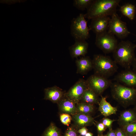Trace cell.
<instances>
[{
  "label": "cell",
  "mask_w": 136,
  "mask_h": 136,
  "mask_svg": "<svg viewBox=\"0 0 136 136\" xmlns=\"http://www.w3.org/2000/svg\"><path fill=\"white\" fill-rule=\"evenodd\" d=\"M115 79L125 86L136 88V72L130 69H125L118 73Z\"/></svg>",
  "instance_id": "cell-10"
},
{
  "label": "cell",
  "mask_w": 136,
  "mask_h": 136,
  "mask_svg": "<svg viewBox=\"0 0 136 136\" xmlns=\"http://www.w3.org/2000/svg\"><path fill=\"white\" fill-rule=\"evenodd\" d=\"M115 120H111L107 118H103L101 122L107 128H109V130L112 129V125L113 122Z\"/></svg>",
  "instance_id": "cell-27"
},
{
  "label": "cell",
  "mask_w": 136,
  "mask_h": 136,
  "mask_svg": "<svg viewBox=\"0 0 136 136\" xmlns=\"http://www.w3.org/2000/svg\"><path fill=\"white\" fill-rule=\"evenodd\" d=\"M98 110L101 114L107 117L116 113L117 108L112 106L107 101L106 98L101 95V98L99 103Z\"/></svg>",
  "instance_id": "cell-17"
},
{
  "label": "cell",
  "mask_w": 136,
  "mask_h": 136,
  "mask_svg": "<svg viewBox=\"0 0 136 136\" xmlns=\"http://www.w3.org/2000/svg\"><path fill=\"white\" fill-rule=\"evenodd\" d=\"M97 136H106V135H104L103 134L101 135H97Z\"/></svg>",
  "instance_id": "cell-34"
},
{
  "label": "cell",
  "mask_w": 136,
  "mask_h": 136,
  "mask_svg": "<svg viewBox=\"0 0 136 136\" xmlns=\"http://www.w3.org/2000/svg\"><path fill=\"white\" fill-rule=\"evenodd\" d=\"M89 30L84 14H80L72 19L71 26V34L75 40H86L89 37Z\"/></svg>",
  "instance_id": "cell-5"
},
{
  "label": "cell",
  "mask_w": 136,
  "mask_h": 136,
  "mask_svg": "<svg viewBox=\"0 0 136 136\" xmlns=\"http://www.w3.org/2000/svg\"><path fill=\"white\" fill-rule=\"evenodd\" d=\"M111 16L108 25V31L120 39L127 37L130 33L126 23L121 20L116 13Z\"/></svg>",
  "instance_id": "cell-7"
},
{
  "label": "cell",
  "mask_w": 136,
  "mask_h": 136,
  "mask_svg": "<svg viewBox=\"0 0 136 136\" xmlns=\"http://www.w3.org/2000/svg\"><path fill=\"white\" fill-rule=\"evenodd\" d=\"M98 96L92 90L88 87L84 91L81 100L83 103L93 105L98 102Z\"/></svg>",
  "instance_id": "cell-19"
},
{
  "label": "cell",
  "mask_w": 136,
  "mask_h": 136,
  "mask_svg": "<svg viewBox=\"0 0 136 136\" xmlns=\"http://www.w3.org/2000/svg\"><path fill=\"white\" fill-rule=\"evenodd\" d=\"M107 136H116L115 130H109L106 134Z\"/></svg>",
  "instance_id": "cell-31"
},
{
  "label": "cell",
  "mask_w": 136,
  "mask_h": 136,
  "mask_svg": "<svg viewBox=\"0 0 136 136\" xmlns=\"http://www.w3.org/2000/svg\"><path fill=\"white\" fill-rule=\"evenodd\" d=\"M76 63L77 74H85L93 69L92 60L88 56L77 59L76 61Z\"/></svg>",
  "instance_id": "cell-15"
},
{
  "label": "cell",
  "mask_w": 136,
  "mask_h": 136,
  "mask_svg": "<svg viewBox=\"0 0 136 136\" xmlns=\"http://www.w3.org/2000/svg\"><path fill=\"white\" fill-rule=\"evenodd\" d=\"M97 135H99L103 134V132L107 128L101 122H98L96 124Z\"/></svg>",
  "instance_id": "cell-28"
},
{
  "label": "cell",
  "mask_w": 136,
  "mask_h": 136,
  "mask_svg": "<svg viewBox=\"0 0 136 136\" xmlns=\"http://www.w3.org/2000/svg\"><path fill=\"white\" fill-rule=\"evenodd\" d=\"M114 35L107 31L96 34V45L105 53L113 52L118 44Z\"/></svg>",
  "instance_id": "cell-6"
},
{
  "label": "cell",
  "mask_w": 136,
  "mask_h": 136,
  "mask_svg": "<svg viewBox=\"0 0 136 136\" xmlns=\"http://www.w3.org/2000/svg\"><path fill=\"white\" fill-rule=\"evenodd\" d=\"M74 44L69 48L70 54L73 58L84 56L87 53L88 43L85 40H75Z\"/></svg>",
  "instance_id": "cell-12"
},
{
  "label": "cell",
  "mask_w": 136,
  "mask_h": 136,
  "mask_svg": "<svg viewBox=\"0 0 136 136\" xmlns=\"http://www.w3.org/2000/svg\"><path fill=\"white\" fill-rule=\"evenodd\" d=\"M136 44L129 41H122L118 44L113 52L114 60L125 69H130L135 60Z\"/></svg>",
  "instance_id": "cell-1"
},
{
  "label": "cell",
  "mask_w": 136,
  "mask_h": 136,
  "mask_svg": "<svg viewBox=\"0 0 136 136\" xmlns=\"http://www.w3.org/2000/svg\"><path fill=\"white\" fill-rule=\"evenodd\" d=\"M116 136H127L122 128H117L115 130Z\"/></svg>",
  "instance_id": "cell-29"
},
{
  "label": "cell",
  "mask_w": 136,
  "mask_h": 136,
  "mask_svg": "<svg viewBox=\"0 0 136 136\" xmlns=\"http://www.w3.org/2000/svg\"><path fill=\"white\" fill-rule=\"evenodd\" d=\"M75 126L78 128L90 126L94 123V119L89 115L77 113L73 115Z\"/></svg>",
  "instance_id": "cell-14"
},
{
  "label": "cell",
  "mask_w": 136,
  "mask_h": 136,
  "mask_svg": "<svg viewBox=\"0 0 136 136\" xmlns=\"http://www.w3.org/2000/svg\"><path fill=\"white\" fill-rule=\"evenodd\" d=\"M87 87L86 80L80 79L65 93V96L77 104L81 100L84 91Z\"/></svg>",
  "instance_id": "cell-9"
},
{
  "label": "cell",
  "mask_w": 136,
  "mask_h": 136,
  "mask_svg": "<svg viewBox=\"0 0 136 136\" xmlns=\"http://www.w3.org/2000/svg\"><path fill=\"white\" fill-rule=\"evenodd\" d=\"M58 104L60 111L62 113H66L73 115L77 113L76 104L65 95Z\"/></svg>",
  "instance_id": "cell-16"
},
{
  "label": "cell",
  "mask_w": 136,
  "mask_h": 136,
  "mask_svg": "<svg viewBox=\"0 0 136 136\" xmlns=\"http://www.w3.org/2000/svg\"><path fill=\"white\" fill-rule=\"evenodd\" d=\"M88 130L86 127H83L79 129L78 130V132L80 135L82 136H85L88 132Z\"/></svg>",
  "instance_id": "cell-30"
},
{
  "label": "cell",
  "mask_w": 136,
  "mask_h": 136,
  "mask_svg": "<svg viewBox=\"0 0 136 136\" xmlns=\"http://www.w3.org/2000/svg\"><path fill=\"white\" fill-rule=\"evenodd\" d=\"M86 80L88 87L98 96L101 95L112 83L108 79L95 74L90 76Z\"/></svg>",
  "instance_id": "cell-8"
},
{
  "label": "cell",
  "mask_w": 136,
  "mask_h": 136,
  "mask_svg": "<svg viewBox=\"0 0 136 136\" xmlns=\"http://www.w3.org/2000/svg\"><path fill=\"white\" fill-rule=\"evenodd\" d=\"M77 104V113L89 115L94 110V106L92 104L83 102L79 103Z\"/></svg>",
  "instance_id": "cell-21"
},
{
  "label": "cell",
  "mask_w": 136,
  "mask_h": 136,
  "mask_svg": "<svg viewBox=\"0 0 136 136\" xmlns=\"http://www.w3.org/2000/svg\"><path fill=\"white\" fill-rule=\"evenodd\" d=\"M110 87L113 97L123 104H129L136 100V88H131L118 82L112 83Z\"/></svg>",
  "instance_id": "cell-4"
},
{
  "label": "cell",
  "mask_w": 136,
  "mask_h": 136,
  "mask_svg": "<svg viewBox=\"0 0 136 136\" xmlns=\"http://www.w3.org/2000/svg\"></svg>",
  "instance_id": "cell-35"
},
{
  "label": "cell",
  "mask_w": 136,
  "mask_h": 136,
  "mask_svg": "<svg viewBox=\"0 0 136 136\" xmlns=\"http://www.w3.org/2000/svg\"><path fill=\"white\" fill-rule=\"evenodd\" d=\"M78 130L75 127H69L65 131L64 136H80Z\"/></svg>",
  "instance_id": "cell-26"
},
{
  "label": "cell",
  "mask_w": 136,
  "mask_h": 136,
  "mask_svg": "<svg viewBox=\"0 0 136 136\" xmlns=\"http://www.w3.org/2000/svg\"><path fill=\"white\" fill-rule=\"evenodd\" d=\"M120 10L122 14L130 20L135 18L136 8L135 6L131 4H126L120 7Z\"/></svg>",
  "instance_id": "cell-20"
},
{
  "label": "cell",
  "mask_w": 136,
  "mask_h": 136,
  "mask_svg": "<svg viewBox=\"0 0 136 136\" xmlns=\"http://www.w3.org/2000/svg\"><path fill=\"white\" fill-rule=\"evenodd\" d=\"M43 136H61L60 131L54 123L52 122L45 131Z\"/></svg>",
  "instance_id": "cell-22"
},
{
  "label": "cell",
  "mask_w": 136,
  "mask_h": 136,
  "mask_svg": "<svg viewBox=\"0 0 136 136\" xmlns=\"http://www.w3.org/2000/svg\"><path fill=\"white\" fill-rule=\"evenodd\" d=\"M44 92V99L55 103H58L65 94L61 89L56 86L45 88Z\"/></svg>",
  "instance_id": "cell-13"
},
{
  "label": "cell",
  "mask_w": 136,
  "mask_h": 136,
  "mask_svg": "<svg viewBox=\"0 0 136 136\" xmlns=\"http://www.w3.org/2000/svg\"><path fill=\"white\" fill-rule=\"evenodd\" d=\"M92 62L94 74L107 78L113 75L118 69L117 64L109 56L95 55Z\"/></svg>",
  "instance_id": "cell-3"
},
{
  "label": "cell",
  "mask_w": 136,
  "mask_h": 136,
  "mask_svg": "<svg viewBox=\"0 0 136 136\" xmlns=\"http://www.w3.org/2000/svg\"><path fill=\"white\" fill-rule=\"evenodd\" d=\"M122 128L127 136H136V122L127 125Z\"/></svg>",
  "instance_id": "cell-24"
},
{
  "label": "cell",
  "mask_w": 136,
  "mask_h": 136,
  "mask_svg": "<svg viewBox=\"0 0 136 136\" xmlns=\"http://www.w3.org/2000/svg\"><path fill=\"white\" fill-rule=\"evenodd\" d=\"M60 118L61 122L63 124L68 126L71 123L72 118L70 114L62 113L60 114Z\"/></svg>",
  "instance_id": "cell-25"
},
{
  "label": "cell",
  "mask_w": 136,
  "mask_h": 136,
  "mask_svg": "<svg viewBox=\"0 0 136 136\" xmlns=\"http://www.w3.org/2000/svg\"><path fill=\"white\" fill-rule=\"evenodd\" d=\"M119 124L123 127L136 122V113L132 110H128L122 112L118 120Z\"/></svg>",
  "instance_id": "cell-18"
},
{
  "label": "cell",
  "mask_w": 136,
  "mask_h": 136,
  "mask_svg": "<svg viewBox=\"0 0 136 136\" xmlns=\"http://www.w3.org/2000/svg\"><path fill=\"white\" fill-rule=\"evenodd\" d=\"M93 134L90 132H88L85 136H93Z\"/></svg>",
  "instance_id": "cell-33"
},
{
  "label": "cell",
  "mask_w": 136,
  "mask_h": 136,
  "mask_svg": "<svg viewBox=\"0 0 136 136\" xmlns=\"http://www.w3.org/2000/svg\"><path fill=\"white\" fill-rule=\"evenodd\" d=\"M132 66L133 67L132 70L136 72V57Z\"/></svg>",
  "instance_id": "cell-32"
},
{
  "label": "cell",
  "mask_w": 136,
  "mask_h": 136,
  "mask_svg": "<svg viewBox=\"0 0 136 136\" xmlns=\"http://www.w3.org/2000/svg\"><path fill=\"white\" fill-rule=\"evenodd\" d=\"M110 18L108 16L99 17L91 19L89 29L96 34L107 31Z\"/></svg>",
  "instance_id": "cell-11"
},
{
  "label": "cell",
  "mask_w": 136,
  "mask_h": 136,
  "mask_svg": "<svg viewBox=\"0 0 136 136\" xmlns=\"http://www.w3.org/2000/svg\"><path fill=\"white\" fill-rule=\"evenodd\" d=\"M120 0H93L84 14L89 19L101 17L112 16L116 13Z\"/></svg>",
  "instance_id": "cell-2"
},
{
  "label": "cell",
  "mask_w": 136,
  "mask_h": 136,
  "mask_svg": "<svg viewBox=\"0 0 136 136\" xmlns=\"http://www.w3.org/2000/svg\"><path fill=\"white\" fill-rule=\"evenodd\" d=\"M93 0H74L73 5L79 10H83L87 9L92 3Z\"/></svg>",
  "instance_id": "cell-23"
}]
</instances>
